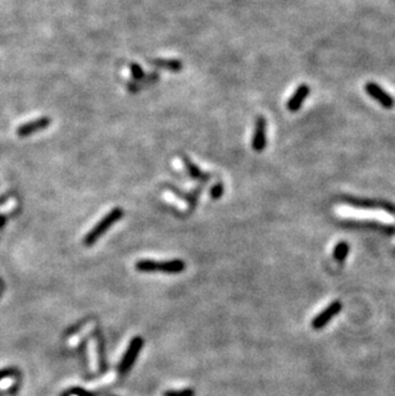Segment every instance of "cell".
I'll return each mask as SVG.
<instances>
[{"label": "cell", "instance_id": "cell-2", "mask_svg": "<svg viewBox=\"0 0 395 396\" xmlns=\"http://www.w3.org/2000/svg\"><path fill=\"white\" fill-rule=\"evenodd\" d=\"M136 269L140 272H165V273H181L185 269V263L180 259L172 261H153L143 259L136 263Z\"/></svg>", "mask_w": 395, "mask_h": 396}, {"label": "cell", "instance_id": "cell-16", "mask_svg": "<svg viewBox=\"0 0 395 396\" xmlns=\"http://www.w3.org/2000/svg\"><path fill=\"white\" fill-rule=\"evenodd\" d=\"M17 375V371L14 368H4L0 369V381H3L5 378H10Z\"/></svg>", "mask_w": 395, "mask_h": 396}, {"label": "cell", "instance_id": "cell-15", "mask_svg": "<svg viewBox=\"0 0 395 396\" xmlns=\"http://www.w3.org/2000/svg\"><path fill=\"white\" fill-rule=\"evenodd\" d=\"M224 191H225V189H224V185H222V182H217V184H216L215 186L212 188L211 198L215 200L220 199V198L224 195Z\"/></svg>", "mask_w": 395, "mask_h": 396}, {"label": "cell", "instance_id": "cell-9", "mask_svg": "<svg viewBox=\"0 0 395 396\" xmlns=\"http://www.w3.org/2000/svg\"><path fill=\"white\" fill-rule=\"evenodd\" d=\"M308 95H310V87L307 86L306 83L299 85V86L297 87V90L294 91V94L291 95V98L289 99L288 103H286V108H288L290 112L299 111Z\"/></svg>", "mask_w": 395, "mask_h": 396}, {"label": "cell", "instance_id": "cell-6", "mask_svg": "<svg viewBox=\"0 0 395 396\" xmlns=\"http://www.w3.org/2000/svg\"><path fill=\"white\" fill-rule=\"evenodd\" d=\"M52 123V120L49 117H40L37 120L30 121V122L22 125L17 129V135L21 136V137H26V136H30L35 132L40 131V130H45L50 126Z\"/></svg>", "mask_w": 395, "mask_h": 396}, {"label": "cell", "instance_id": "cell-7", "mask_svg": "<svg viewBox=\"0 0 395 396\" xmlns=\"http://www.w3.org/2000/svg\"><path fill=\"white\" fill-rule=\"evenodd\" d=\"M341 308H343V305H341V303H339V301H335V303H332V304L328 305L325 310H322L321 313H319L318 316L316 317L315 320L312 321L313 329H316V330L322 329V327H323L326 323L330 322V321L332 320V318H334V317L336 316L339 312H340Z\"/></svg>", "mask_w": 395, "mask_h": 396}, {"label": "cell", "instance_id": "cell-1", "mask_svg": "<svg viewBox=\"0 0 395 396\" xmlns=\"http://www.w3.org/2000/svg\"><path fill=\"white\" fill-rule=\"evenodd\" d=\"M123 217V209L117 206V208H113L112 210L107 213V214L98 222V223L91 228V230L86 234V236L83 237V244L86 246H91L100 239L103 235L109 230L114 223L120 221L121 218Z\"/></svg>", "mask_w": 395, "mask_h": 396}, {"label": "cell", "instance_id": "cell-14", "mask_svg": "<svg viewBox=\"0 0 395 396\" xmlns=\"http://www.w3.org/2000/svg\"><path fill=\"white\" fill-rule=\"evenodd\" d=\"M193 389H184V390H168L163 394V396H194Z\"/></svg>", "mask_w": 395, "mask_h": 396}, {"label": "cell", "instance_id": "cell-4", "mask_svg": "<svg viewBox=\"0 0 395 396\" xmlns=\"http://www.w3.org/2000/svg\"><path fill=\"white\" fill-rule=\"evenodd\" d=\"M267 122L264 117H257L255 120L254 132H253V137H251V147L253 150L263 151L267 146Z\"/></svg>", "mask_w": 395, "mask_h": 396}, {"label": "cell", "instance_id": "cell-10", "mask_svg": "<svg viewBox=\"0 0 395 396\" xmlns=\"http://www.w3.org/2000/svg\"><path fill=\"white\" fill-rule=\"evenodd\" d=\"M149 63L152 66H154L156 68H159V69H167L169 72H175V73H178V72L182 71L184 68V65L180 59H173V58H156V59H150Z\"/></svg>", "mask_w": 395, "mask_h": 396}, {"label": "cell", "instance_id": "cell-13", "mask_svg": "<svg viewBox=\"0 0 395 396\" xmlns=\"http://www.w3.org/2000/svg\"><path fill=\"white\" fill-rule=\"evenodd\" d=\"M348 252H349V246H348V244L346 243H339L336 245V248H335L334 250V255H335V259L339 262H343L344 259L346 258V255H348Z\"/></svg>", "mask_w": 395, "mask_h": 396}, {"label": "cell", "instance_id": "cell-8", "mask_svg": "<svg viewBox=\"0 0 395 396\" xmlns=\"http://www.w3.org/2000/svg\"><path fill=\"white\" fill-rule=\"evenodd\" d=\"M181 160H182V164H184L187 173H189L194 180H198V181H200L202 184H205V182H208L212 178V173L202 171V169L196 166L195 163H194L190 158L186 157V155H181Z\"/></svg>", "mask_w": 395, "mask_h": 396}, {"label": "cell", "instance_id": "cell-5", "mask_svg": "<svg viewBox=\"0 0 395 396\" xmlns=\"http://www.w3.org/2000/svg\"><path fill=\"white\" fill-rule=\"evenodd\" d=\"M365 90L371 98H374L379 104H381L384 108H386V109H390V108L394 107L395 104L394 98H393L392 95H389V94H388L383 87L379 86L377 83L367 82L366 83Z\"/></svg>", "mask_w": 395, "mask_h": 396}, {"label": "cell", "instance_id": "cell-3", "mask_svg": "<svg viewBox=\"0 0 395 396\" xmlns=\"http://www.w3.org/2000/svg\"><path fill=\"white\" fill-rule=\"evenodd\" d=\"M144 345V340L140 336H135L130 342L127 350H126L125 355L122 358V362L120 364V373L121 375H126L130 369L132 368L134 363L138 359L139 354L141 351V347Z\"/></svg>", "mask_w": 395, "mask_h": 396}, {"label": "cell", "instance_id": "cell-12", "mask_svg": "<svg viewBox=\"0 0 395 396\" xmlns=\"http://www.w3.org/2000/svg\"><path fill=\"white\" fill-rule=\"evenodd\" d=\"M167 188H168L172 193L175 194V195H177L178 198H181V199H184V200H187V201L190 203V205H195L196 199H198V197H199V193L202 191V186H199L198 189H194L193 191H189V193H185V191L180 190L178 188H175V186L171 184L167 185Z\"/></svg>", "mask_w": 395, "mask_h": 396}, {"label": "cell", "instance_id": "cell-11", "mask_svg": "<svg viewBox=\"0 0 395 396\" xmlns=\"http://www.w3.org/2000/svg\"><path fill=\"white\" fill-rule=\"evenodd\" d=\"M130 73H131L132 81L135 82L141 83V82H154L156 80L159 78V74L156 73V72H152V73H145L144 69L138 65V63H131L130 65Z\"/></svg>", "mask_w": 395, "mask_h": 396}]
</instances>
